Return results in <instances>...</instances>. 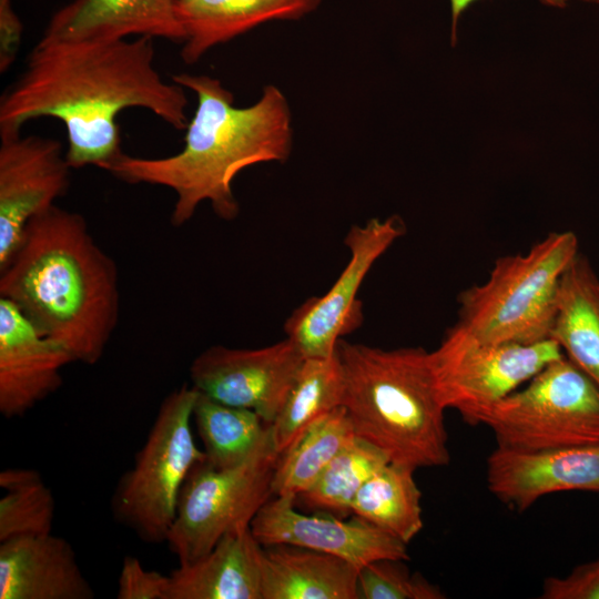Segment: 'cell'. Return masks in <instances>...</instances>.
Listing matches in <instances>:
<instances>
[{
    "label": "cell",
    "instance_id": "cell-1",
    "mask_svg": "<svg viewBox=\"0 0 599 599\" xmlns=\"http://www.w3.org/2000/svg\"><path fill=\"white\" fill-rule=\"evenodd\" d=\"M152 38L45 42L32 49L24 71L0 98L1 140L20 136L34 119L60 120L67 131L65 158L72 169H104L120 154L116 116L145 109L184 130V88L162 80L155 70Z\"/></svg>",
    "mask_w": 599,
    "mask_h": 599
},
{
    "label": "cell",
    "instance_id": "cell-2",
    "mask_svg": "<svg viewBox=\"0 0 599 599\" xmlns=\"http://www.w3.org/2000/svg\"><path fill=\"white\" fill-rule=\"evenodd\" d=\"M172 81L195 93L183 149L164 158H140L124 152L103 170L131 184L172 190L176 200L171 222H189L203 202L224 221L236 219L238 202L232 183L244 169L265 162H285L293 148L290 103L275 85L264 87L258 100L245 108L222 82L205 74L179 73Z\"/></svg>",
    "mask_w": 599,
    "mask_h": 599
},
{
    "label": "cell",
    "instance_id": "cell-3",
    "mask_svg": "<svg viewBox=\"0 0 599 599\" xmlns=\"http://www.w3.org/2000/svg\"><path fill=\"white\" fill-rule=\"evenodd\" d=\"M0 296L87 365L101 359L119 321L115 262L81 214L55 204L29 222L0 268Z\"/></svg>",
    "mask_w": 599,
    "mask_h": 599
},
{
    "label": "cell",
    "instance_id": "cell-4",
    "mask_svg": "<svg viewBox=\"0 0 599 599\" xmlns=\"http://www.w3.org/2000/svg\"><path fill=\"white\" fill-rule=\"evenodd\" d=\"M344 376L342 406L356 437L389 461L413 467L448 465L443 406L423 347L383 349L339 339Z\"/></svg>",
    "mask_w": 599,
    "mask_h": 599
},
{
    "label": "cell",
    "instance_id": "cell-5",
    "mask_svg": "<svg viewBox=\"0 0 599 599\" xmlns=\"http://www.w3.org/2000/svg\"><path fill=\"white\" fill-rule=\"evenodd\" d=\"M579 253L571 231L552 232L527 253L496 260L487 280L461 291L457 324L485 343L550 338L561 276Z\"/></svg>",
    "mask_w": 599,
    "mask_h": 599
},
{
    "label": "cell",
    "instance_id": "cell-6",
    "mask_svg": "<svg viewBox=\"0 0 599 599\" xmlns=\"http://www.w3.org/2000/svg\"><path fill=\"white\" fill-rule=\"evenodd\" d=\"M197 394L194 386L183 385L163 399L133 466L115 487V519L146 544L166 542L184 481L205 459L191 429Z\"/></svg>",
    "mask_w": 599,
    "mask_h": 599
},
{
    "label": "cell",
    "instance_id": "cell-7",
    "mask_svg": "<svg viewBox=\"0 0 599 599\" xmlns=\"http://www.w3.org/2000/svg\"><path fill=\"white\" fill-rule=\"evenodd\" d=\"M497 446L542 450L599 444V385L566 356L480 412Z\"/></svg>",
    "mask_w": 599,
    "mask_h": 599
},
{
    "label": "cell",
    "instance_id": "cell-8",
    "mask_svg": "<svg viewBox=\"0 0 599 599\" xmlns=\"http://www.w3.org/2000/svg\"><path fill=\"white\" fill-rule=\"evenodd\" d=\"M278 457L268 424L258 446L241 464L215 468L203 459L193 466L166 539L179 564L196 560L226 532L251 524L273 497L271 484Z\"/></svg>",
    "mask_w": 599,
    "mask_h": 599
},
{
    "label": "cell",
    "instance_id": "cell-9",
    "mask_svg": "<svg viewBox=\"0 0 599 599\" xmlns=\"http://www.w3.org/2000/svg\"><path fill=\"white\" fill-rule=\"evenodd\" d=\"M565 356L548 338L534 344L485 343L457 323L429 352L436 389L445 409L473 425L480 412L520 388Z\"/></svg>",
    "mask_w": 599,
    "mask_h": 599
},
{
    "label": "cell",
    "instance_id": "cell-10",
    "mask_svg": "<svg viewBox=\"0 0 599 599\" xmlns=\"http://www.w3.org/2000/svg\"><path fill=\"white\" fill-rule=\"evenodd\" d=\"M405 232V223L397 215L351 226L344 238L349 251L345 268L325 294L307 298L285 321L286 337L304 358L333 356L338 341L361 326L357 293L375 262Z\"/></svg>",
    "mask_w": 599,
    "mask_h": 599
},
{
    "label": "cell",
    "instance_id": "cell-11",
    "mask_svg": "<svg viewBox=\"0 0 599 599\" xmlns=\"http://www.w3.org/2000/svg\"><path fill=\"white\" fill-rule=\"evenodd\" d=\"M303 361L287 337L253 349L213 345L193 359L191 385L216 402L253 410L272 424Z\"/></svg>",
    "mask_w": 599,
    "mask_h": 599
},
{
    "label": "cell",
    "instance_id": "cell-12",
    "mask_svg": "<svg viewBox=\"0 0 599 599\" xmlns=\"http://www.w3.org/2000/svg\"><path fill=\"white\" fill-rule=\"evenodd\" d=\"M62 143L28 135L0 144V268L17 250L29 222L62 196L70 170Z\"/></svg>",
    "mask_w": 599,
    "mask_h": 599
},
{
    "label": "cell",
    "instance_id": "cell-13",
    "mask_svg": "<svg viewBox=\"0 0 599 599\" xmlns=\"http://www.w3.org/2000/svg\"><path fill=\"white\" fill-rule=\"evenodd\" d=\"M293 496H273L250 527L263 546L293 545L341 557L357 568L380 559L408 560L407 545L367 520L353 515H305L295 509Z\"/></svg>",
    "mask_w": 599,
    "mask_h": 599
},
{
    "label": "cell",
    "instance_id": "cell-14",
    "mask_svg": "<svg viewBox=\"0 0 599 599\" xmlns=\"http://www.w3.org/2000/svg\"><path fill=\"white\" fill-rule=\"evenodd\" d=\"M69 351L0 296V413L22 417L62 384Z\"/></svg>",
    "mask_w": 599,
    "mask_h": 599
},
{
    "label": "cell",
    "instance_id": "cell-15",
    "mask_svg": "<svg viewBox=\"0 0 599 599\" xmlns=\"http://www.w3.org/2000/svg\"><path fill=\"white\" fill-rule=\"evenodd\" d=\"M486 481L496 498L519 511L554 493H599V444L542 450L497 446L487 458Z\"/></svg>",
    "mask_w": 599,
    "mask_h": 599
},
{
    "label": "cell",
    "instance_id": "cell-16",
    "mask_svg": "<svg viewBox=\"0 0 599 599\" xmlns=\"http://www.w3.org/2000/svg\"><path fill=\"white\" fill-rule=\"evenodd\" d=\"M177 0H73L48 22L41 41H114L131 35L162 38L176 43L184 32Z\"/></svg>",
    "mask_w": 599,
    "mask_h": 599
},
{
    "label": "cell",
    "instance_id": "cell-17",
    "mask_svg": "<svg viewBox=\"0 0 599 599\" xmlns=\"http://www.w3.org/2000/svg\"><path fill=\"white\" fill-rule=\"evenodd\" d=\"M68 540L52 532L0 542V599H92Z\"/></svg>",
    "mask_w": 599,
    "mask_h": 599
},
{
    "label": "cell",
    "instance_id": "cell-18",
    "mask_svg": "<svg viewBox=\"0 0 599 599\" xmlns=\"http://www.w3.org/2000/svg\"><path fill=\"white\" fill-rule=\"evenodd\" d=\"M262 549L250 525L230 530L167 575L165 599H262Z\"/></svg>",
    "mask_w": 599,
    "mask_h": 599
},
{
    "label": "cell",
    "instance_id": "cell-19",
    "mask_svg": "<svg viewBox=\"0 0 599 599\" xmlns=\"http://www.w3.org/2000/svg\"><path fill=\"white\" fill-rule=\"evenodd\" d=\"M322 0H177L176 14L184 32L181 59L197 62L214 47L261 24L300 20Z\"/></svg>",
    "mask_w": 599,
    "mask_h": 599
},
{
    "label": "cell",
    "instance_id": "cell-20",
    "mask_svg": "<svg viewBox=\"0 0 599 599\" xmlns=\"http://www.w3.org/2000/svg\"><path fill=\"white\" fill-rule=\"evenodd\" d=\"M358 572L352 562L293 546L262 549V599H359Z\"/></svg>",
    "mask_w": 599,
    "mask_h": 599
},
{
    "label": "cell",
    "instance_id": "cell-21",
    "mask_svg": "<svg viewBox=\"0 0 599 599\" xmlns=\"http://www.w3.org/2000/svg\"><path fill=\"white\" fill-rule=\"evenodd\" d=\"M550 338L599 385V277L581 253L561 276Z\"/></svg>",
    "mask_w": 599,
    "mask_h": 599
},
{
    "label": "cell",
    "instance_id": "cell-22",
    "mask_svg": "<svg viewBox=\"0 0 599 599\" xmlns=\"http://www.w3.org/2000/svg\"><path fill=\"white\" fill-rule=\"evenodd\" d=\"M343 395L344 376L337 353L326 358H304L271 424L277 453L290 449L312 426L342 406Z\"/></svg>",
    "mask_w": 599,
    "mask_h": 599
},
{
    "label": "cell",
    "instance_id": "cell-23",
    "mask_svg": "<svg viewBox=\"0 0 599 599\" xmlns=\"http://www.w3.org/2000/svg\"><path fill=\"white\" fill-rule=\"evenodd\" d=\"M415 470L397 463L385 464L357 493L351 506L352 515L407 545L424 526Z\"/></svg>",
    "mask_w": 599,
    "mask_h": 599
},
{
    "label": "cell",
    "instance_id": "cell-24",
    "mask_svg": "<svg viewBox=\"0 0 599 599\" xmlns=\"http://www.w3.org/2000/svg\"><path fill=\"white\" fill-rule=\"evenodd\" d=\"M355 438L345 407L335 408L280 455L271 484L273 496L297 498L307 491L331 460Z\"/></svg>",
    "mask_w": 599,
    "mask_h": 599
},
{
    "label": "cell",
    "instance_id": "cell-25",
    "mask_svg": "<svg viewBox=\"0 0 599 599\" xmlns=\"http://www.w3.org/2000/svg\"><path fill=\"white\" fill-rule=\"evenodd\" d=\"M193 419L205 460L215 468L244 461L263 439L268 424L255 412L216 402L199 392Z\"/></svg>",
    "mask_w": 599,
    "mask_h": 599
},
{
    "label": "cell",
    "instance_id": "cell-26",
    "mask_svg": "<svg viewBox=\"0 0 599 599\" xmlns=\"http://www.w3.org/2000/svg\"><path fill=\"white\" fill-rule=\"evenodd\" d=\"M388 461L382 450L356 437L298 497L312 509L344 518L352 514V502L362 486Z\"/></svg>",
    "mask_w": 599,
    "mask_h": 599
},
{
    "label": "cell",
    "instance_id": "cell-27",
    "mask_svg": "<svg viewBox=\"0 0 599 599\" xmlns=\"http://www.w3.org/2000/svg\"><path fill=\"white\" fill-rule=\"evenodd\" d=\"M0 542L52 532L55 501L40 473L11 468L0 473Z\"/></svg>",
    "mask_w": 599,
    "mask_h": 599
},
{
    "label": "cell",
    "instance_id": "cell-28",
    "mask_svg": "<svg viewBox=\"0 0 599 599\" xmlns=\"http://www.w3.org/2000/svg\"><path fill=\"white\" fill-rule=\"evenodd\" d=\"M405 560L380 559L359 569V599H444L441 589L419 573H412Z\"/></svg>",
    "mask_w": 599,
    "mask_h": 599
},
{
    "label": "cell",
    "instance_id": "cell-29",
    "mask_svg": "<svg viewBox=\"0 0 599 599\" xmlns=\"http://www.w3.org/2000/svg\"><path fill=\"white\" fill-rule=\"evenodd\" d=\"M167 576L148 570L132 556L123 559L118 578V599H165Z\"/></svg>",
    "mask_w": 599,
    "mask_h": 599
},
{
    "label": "cell",
    "instance_id": "cell-30",
    "mask_svg": "<svg viewBox=\"0 0 599 599\" xmlns=\"http://www.w3.org/2000/svg\"><path fill=\"white\" fill-rule=\"evenodd\" d=\"M541 599H599V559L576 567L565 577H548Z\"/></svg>",
    "mask_w": 599,
    "mask_h": 599
},
{
    "label": "cell",
    "instance_id": "cell-31",
    "mask_svg": "<svg viewBox=\"0 0 599 599\" xmlns=\"http://www.w3.org/2000/svg\"><path fill=\"white\" fill-rule=\"evenodd\" d=\"M23 24L11 0H0V72H7L17 59Z\"/></svg>",
    "mask_w": 599,
    "mask_h": 599
},
{
    "label": "cell",
    "instance_id": "cell-32",
    "mask_svg": "<svg viewBox=\"0 0 599 599\" xmlns=\"http://www.w3.org/2000/svg\"><path fill=\"white\" fill-rule=\"evenodd\" d=\"M451 8V41H456L457 22L464 10L469 7L476 0H449ZM544 4L564 8L567 4V0H540Z\"/></svg>",
    "mask_w": 599,
    "mask_h": 599
},
{
    "label": "cell",
    "instance_id": "cell-33",
    "mask_svg": "<svg viewBox=\"0 0 599 599\" xmlns=\"http://www.w3.org/2000/svg\"><path fill=\"white\" fill-rule=\"evenodd\" d=\"M581 1L599 4V0H581Z\"/></svg>",
    "mask_w": 599,
    "mask_h": 599
}]
</instances>
